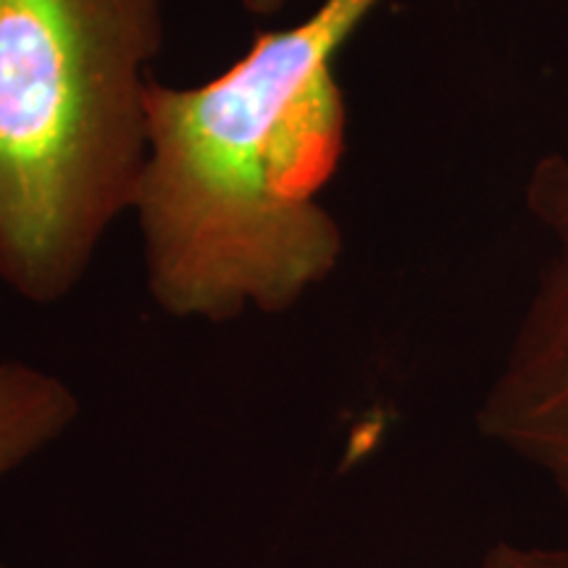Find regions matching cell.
<instances>
[{"mask_svg":"<svg viewBox=\"0 0 568 568\" xmlns=\"http://www.w3.org/2000/svg\"><path fill=\"white\" fill-rule=\"evenodd\" d=\"M379 3L322 0L308 19L255 34L209 82L153 80L132 211L166 314H282L335 272L343 230L318 203L345 153L335 61Z\"/></svg>","mask_w":568,"mask_h":568,"instance_id":"6da1fadb","label":"cell"},{"mask_svg":"<svg viewBox=\"0 0 568 568\" xmlns=\"http://www.w3.org/2000/svg\"><path fill=\"white\" fill-rule=\"evenodd\" d=\"M166 0H0V284L34 305L80 287L134 209Z\"/></svg>","mask_w":568,"mask_h":568,"instance_id":"7a4b0ae2","label":"cell"},{"mask_svg":"<svg viewBox=\"0 0 568 568\" xmlns=\"http://www.w3.org/2000/svg\"><path fill=\"white\" fill-rule=\"evenodd\" d=\"M524 205L542 258L477 424L568 508V153L531 166Z\"/></svg>","mask_w":568,"mask_h":568,"instance_id":"3957f363","label":"cell"},{"mask_svg":"<svg viewBox=\"0 0 568 568\" xmlns=\"http://www.w3.org/2000/svg\"><path fill=\"white\" fill-rule=\"evenodd\" d=\"M77 414L80 403L61 379L21 361H0V477L59 437Z\"/></svg>","mask_w":568,"mask_h":568,"instance_id":"277c9868","label":"cell"},{"mask_svg":"<svg viewBox=\"0 0 568 568\" xmlns=\"http://www.w3.org/2000/svg\"><path fill=\"white\" fill-rule=\"evenodd\" d=\"M479 568H568V548L564 545H518L503 539L485 552Z\"/></svg>","mask_w":568,"mask_h":568,"instance_id":"5b68a950","label":"cell"},{"mask_svg":"<svg viewBox=\"0 0 568 568\" xmlns=\"http://www.w3.org/2000/svg\"><path fill=\"white\" fill-rule=\"evenodd\" d=\"M240 3H243V9L251 13V17L268 19V17H276V13H282L287 6L297 3V0H240Z\"/></svg>","mask_w":568,"mask_h":568,"instance_id":"8992f818","label":"cell"}]
</instances>
